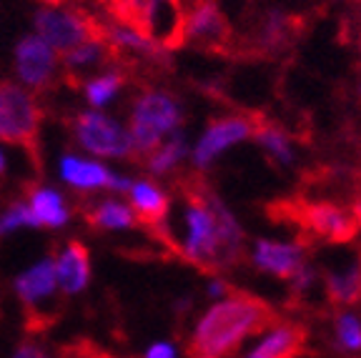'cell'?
<instances>
[{"label": "cell", "mask_w": 361, "mask_h": 358, "mask_svg": "<svg viewBox=\"0 0 361 358\" xmlns=\"http://www.w3.org/2000/svg\"><path fill=\"white\" fill-rule=\"evenodd\" d=\"M180 190V235H173L171 248L209 273L238 264L246 253V230L236 213L201 180H188Z\"/></svg>", "instance_id": "obj_1"}, {"label": "cell", "mask_w": 361, "mask_h": 358, "mask_svg": "<svg viewBox=\"0 0 361 358\" xmlns=\"http://www.w3.org/2000/svg\"><path fill=\"white\" fill-rule=\"evenodd\" d=\"M269 321L271 308L261 298L231 291L198 316L186 353L188 358H233Z\"/></svg>", "instance_id": "obj_2"}, {"label": "cell", "mask_w": 361, "mask_h": 358, "mask_svg": "<svg viewBox=\"0 0 361 358\" xmlns=\"http://www.w3.org/2000/svg\"><path fill=\"white\" fill-rule=\"evenodd\" d=\"M183 121H186L183 103L169 88L148 85V88L138 90L128 106V125H126L135 146L138 163L153 148L161 146V140L183 128Z\"/></svg>", "instance_id": "obj_3"}, {"label": "cell", "mask_w": 361, "mask_h": 358, "mask_svg": "<svg viewBox=\"0 0 361 358\" xmlns=\"http://www.w3.org/2000/svg\"><path fill=\"white\" fill-rule=\"evenodd\" d=\"M45 111L38 95L18 80H0V143L20 148L40 171V128Z\"/></svg>", "instance_id": "obj_4"}, {"label": "cell", "mask_w": 361, "mask_h": 358, "mask_svg": "<svg viewBox=\"0 0 361 358\" xmlns=\"http://www.w3.org/2000/svg\"><path fill=\"white\" fill-rule=\"evenodd\" d=\"M13 291L23 306L28 333H45L61 316V288L56 278V264L51 256L40 258L28 271L13 280Z\"/></svg>", "instance_id": "obj_5"}, {"label": "cell", "mask_w": 361, "mask_h": 358, "mask_svg": "<svg viewBox=\"0 0 361 358\" xmlns=\"http://www.w3.org/2000/svg\"><path fill=\"white\" fill-rule=\"evenodd\" d=\"M68 133L83 148L85 153L96 158H111V161H133L138 163L135 146L126 125H121L113 116L96 108L78 111L66 121Z\"/></svg>", "instance_id": "obj_6"}, {"label": "cell", "mask_w": 361, "mask_h": 358, "mask_svg": "<svg viewBox=\"0 0 361 358\" xmlns=\"http://www.w3.org/2000/svg\"><path fill=\"white\" fill-rule=\"evenodd\" d=\"M30 23H33V33L40 35L58 53L71 51L80 40L98 33V20H93L80 8L66 6V3H58V0L40 3L33 11Z\"/></svg>", "instance_id": "obj_7"}, {"label": "cell", "mask_w": 361, "mask_h": 358, "mask_svg": "<svg viewBox=\"0 0 361 358\" xmlns=\"http://www.w3.org/2000/svg\"><path fill=\"white\" fill-rule=\"evenodd\" d=\"M13 73L20 85L33 90L35 95L48 93L58 85L61 70V53L45 43L40 35L23 33L13 45Z\"/></svg>", "instance_id": "obj_8"}, {"label": "cell", "mask_w": 361, "mask_h": 358, "mask_svg": "<svg viewBox=\"0 0 361 358\" xmlns=\"http://www.w3.org/2000/svg\"><path fill=\"white\" fill-rule=\"evenodd\" d=\"M254 128H256L254 118L243 116V113H228V116L214 118L201 130V135H198L196 143L191 146V153H188L193 171L196 173H209L224 153L233 151L236 146L251 140Z\"/></svg>", "instance_id": "obj_9"}, {"label": "cell", "mask_w": 361, "mask_h": 358, "mask_svg": "<svg viewBox=\"0 0 361 358\" xmlns=\"http://www.w3.org/2000/svg\"><path fill=\"white\" fill-rule=\"evenodd\" d=\"M116 18L135 23L153 43L171 51L183 43V6L180 0H126Z\"/></svg>", "instance_id": "obj_10"}, {"label": "cell", "mask_w": 361, "mask_h": 358, "mask_svg": "<svg viewBox=\"0 0 361 358\" xmlns=\"http://www.w3.org/2000/svg\"><path fill=\"white\" fill-rule=\"evenodd\" d=\"M231 25L219 0H188L183 6V43L198 51H224Z\"/></svg>", "instance_id": "obj_11"}, {"label": "cell", "mask_w": 361, "mask_h": 358, "mask_svg": "<svg viewBox=\"0 0 361 358\" xmlns=\"http://www.w3.org/2000/svg\"><path fill=\"white\" fill-rule=\"evenodd\" d=\"M58 175L75 196H93L98 190H108L113 196L128 193L130 180H133L123 173H116L103 163L80 158L75 153H63L61 161H58Z\"/></svg>", "instance_id": "obj_12"}, {"label": "cell", "mask_w": 361, "mask_h": 358, "mask_svg": "<svg viewBox=\"0 0 361 358\" xmlns=\"http://www.w3.org/2000/svg\"><path fill=\"white\" fill-rule=\"evenodd\" d=\"M98 33L108 43L113 51L116 61H141V63H164L169 58V51L153 43L146 33H143L135 23L126 20V18H116L98 23Z\"/></svg>", "instance_id": "obj_13"}, {"label": "cell", "mask_w": 361, "mask_h": 358, "mask_svg": "<svg viewBox=\"0 0 361 358\" xmlns=\"http://www.w3.org/2000/svg\"><path fill=\"white\" fill-rule=\"evenodd\" d=\"M128 206L133 208L138 226L151 230L156 241H169V221H171V196L166 188L156 183V178L143 175L133 178L128 188Z\"/></svg>", "instance_id": "obj_14"}, {"label": "cell", "mask_w": 361, "mask_h": 358, "mask_svg": "<svg viewBox=\"0 0 361 358\" xmlns=\"http://www.w3.org/2000/svg\"><path fill=\"white\" fill-rule=\"evenodd\" d=\"M248 261L256 271L274 278L288 280V276L306 264V246L301 241H291V238H256L251 251H248Z\"/></svg>", "instance_id": "obj_15"}, {"label": "cell", "mask_w": 361, "mask_h": 358, "mask_svg": "<svg viewBox=\"0 0 361 358\" xmlns=\"http://www.w3.org/2000/svg\"><path fill=\"white\" fill-rule=\"evenodd\" d=\"M248 341L233 358H296L304 346V328L288 321H269Z\"/></svg>", "instance_id": "obj_16"}, {"label": "cell", "mask_w": 361, "mask_h": 358, "mask_svg": "<svg viewBox=\"0 0 361 358\" xmlns=\"http://www.w3.org/2000/svg\"><path fill=\"white\" fill-rule=\"evenodd\" d=\"M75 213L85 221L90 230L96 233H116V230H133L138 228L133 208L118 198H93V196H75Z\"/></svg>", "instance_id": "obj_17"}, {"label": "cell", "mask_w": 361, "mask_h": 358, "mask_svg": "<svg viewBox=\"0 0 361 358\" xmlns=\"http://www.w3.org/2000/svg\"><path fill=\"white\" fill-rule=\"evenodd\" d=\"M301 221L311 233L329 243H349L356 238L354 213L336 203H306L301 208Z\"/></svg>", "instance_id": "obj_18"}, {"label": "cell", "mask_w": 361, "mask_h": 358, "mask_svg": "<svg viewBox=\"0 0 361 358\" xmlns=\"http://www.w3.org/2000/svg\"><path fill=\"white\" fill-rule=\"evenodd\" d=\"M111 63L118 61H116V56H113V51L108 48L101 33L90 35V38L80 40L78 45H73L71 51L61 53V70L68 83H80L83 78L98 73Z\"/></svg>", "instance_id": "obj_19"}, {"label": "cell", "mask_w": 361, "mask_h": 358, "mask_svg": "<svg viewBox=\"0 0 361 358\" xmlns=\"http://www.w3.org/2000/svg\"><path fill=\"white\" fill-rule=\"evenodd\" d=\"M56 264L58 288L63 296H78L90 283V248L78 238L63 243L58 251H53Z\"/></svg>", "instance_id": "obj_20"}, {"label": "cell", "mask_w": 361, "mask_h": 358, "mask_svg": "<svg viewBox=\"0 0 361 358\" xmlns=\"http://www.w3.org/2000/svg\"><path fill=\"white\" fill-rule=\"evenodd\" d=\"M25 193H28V208L35 218V228H63V226H68L71 206L61 190L33 180L25 185Z\"/></svg>", "instance_id": "obj_21"}, {"label": "cell", "mask_w": 361, "mask_h": 358, "mask_svg": "<svg viewBox=\"0 0 361 358\" xmlns=\"http://www.w3.org/2000/svg\"><path fill=\"white\" fill-rule=\"evenodd\" d=\"M128 85V73L126 68H121L118 63H111L98 73L88 75L80 80V93H83L85 103L96 111H103L106 106H111L116 98L126 90Z\"/></svg>", "instance_id": "obj_22"}, {"label": "cell", "mask_w": 361, "mask_h": 358, "mask_svg": "<svg viewBox=\"0 0 361 358\" xmlns=\"http://www.w3.org/2000/svg\"><path fill=\"white\" fill-rule=\"evenodd\" d=\"M188 153H191V143H188L186 130L180 128L166 140H161V146L153 148L141 163L146 166L151 178H169L186 163Z\"/></svg>", "instance_id": "obj_23"}, {"label": "cell", "mask_w": 361, "mask_h": 358, "mask_svg": "<svg viewBox=\"0 0 361 358\" xmlns=\"http://www.w3.org/2000/svg\"><path fill=\"white\" fill-rule=\"evenodd\" d=\"M251 140L264 151V156H269L281 168H293L296 166V143H293V138L281 125L256 123Z\"/></svg>", "instance_id": "obj_24"}, {"label": "cell", "mask_w": 361, "mask_h": 358, "mask_svg": "<svg viewBox=\"0 0 361 358\" xmlns=\"http://www.w3.org/2000/svg\"><path fill=\"white\" fill-rule=\"evenodd\" d=\"M326 296L338 306H354L361 301V261L331 268L324 278Z\"/></svg>", "instance_id": "obj_25"}, {"label": "cell", "mask_w": 361, "mask_h": 358, "mask_svg": "<svg viewBox=\"0 0 361 358\" xmlns=\"http://www.w3.org/2000/svg\"><path fill=\"white\" fill-rule=\"evenodd\" d=\"M334 348L344 356L361 353V316L356 311H338L334 316Z\"/></svg>", "instance_id": "obj_26"}, {"label": "cell", "mask_w": 361, "mask_h": 358, "mask_svg": "<svg viewBox=\"0 0 361 358\" xmlns=\"http://www.w3.org/2000/svg\"><path fill=\"white\" fill-rule=\"evenodd\" d=\"M286 40H288V18L283 11L274 8L259 23V43L266 51H274V48H281Z\"/></svg>", "instance_id": "obj_27"}, {"label": "cell", "mask_w": 361, "mask_h": 358, "mask_svg": "<svg viewBox=\"0 0 361 358\" xmlns=\"http://www.w3.org/2000/svg\"><path fill=\"white\" fill-rule=\"evenodd\" d=\"M18 228H35V218L25 201H13L0 213V241Z\"/></svg>", "instance_id": "obj_28"}, {"label": "cell", "mask_w": 361, "mask_h": 358, "mask_svg": "<svg viewBox=\"0 0 361 358\" xmlns=\"http://www.w3.org/2000/svg\"><path fill=\"white\" fill-rule=\"evenodd\" d=\"M316 283H319V271H316V266H311L309 261H306V264H301L299 268L288 276L291 293H293V296H299V298L309 296V293L314 291Z\"/></svg>", "instance_id": "obj_29"}, {"label": "cell", "mask_w": 361, "mask_h": 358, "mask_svg": "<svg viewBox=\"0 0 361 358\" xmlns=\"http://www.w3.org/2000/svg\"><path fill=\"white\" fill-rule=\"evenodd\" d=\"M11 358H61L58 353H53L48 346L33 341V338H25L16 346V351L11 353Z\"/></svg>", "instance_id": "obj_30"}, {"label": "cell", "mask_w": 361, "mask_h": 358, "mask_svg": "<svg viewBox=\"0 0 361 358\" xmlns=\"http://www.w3.org/2000/svg\"><path fill=\"white\" fill-rule=\"evenodd\" d=\"M143 358H178V348L171 341H156L146 348Z\"/></svg>", "instance_id": "obj_31"}, {"label": "cell", "mask_w": 361, "mask_h": 358, "mask_svg": "<svg viewBox=\"0 0 361 358\" xmlns=\"http://www.w3.org/2000/svg\"><path fill=\"white\" fill-rule=\"evenodd\" d=\"M231 291L233 288L228 285V280H224L221 276H214V278L206 283V296H209L211 301H221V298H226Z\"/></svg>", "instance_id": "obj_32"}, {"label": "cell", "mask_w": 361, "mask_h": 358, "mask_svg": "<svg viewBox=\"0 0 361 358\" xmlns=\"http://www.w3.org/2000/svg\"><path fill=\"white\" fill-rule=\"evenodd\" d=\"M351 213H354V218H356V235H361V201H359V203H354Z\"/></svg>", "instance_id": "obj_33"}, {"label": "cell", "mask_w": 361, "mask_h": 358, "mask_svg": "<svg viewBox=\"0 0 361 358\" xmlns=\"http://www.w3.org/2000/svg\"><path fill=\"white\" fill-rule=\"evenodd\" d=\"M6 171H8V163H6V156H3V153H0V178H3V175H6Z\"/></svg>", "instance_id": "obj_34"}, {"label": "cell", "mask_w": 361, "mask_h": 358, "mask_svg": "<svg viewBox=\"0 0 361 358\" xmlns=\"http://www.w3.org/2000/svg\"><path fill=\"white\" fill-rule=\"evenodd\" d=\"M101 358H116V356H111V353H106V351H101Z\"/></svg>", "instance_id": "obj_35"}, {"label": "cell", "mask_w": 361, "mask_h": 358, "mask_svg": "<svg viewBox=\"0 0 361 358\" xmlns=\"http://www.w3.org/2000/svg\"><path fill=\"white\" fill-rule=\"evenodd\" d=\"M359 63H361V38H359Z\"/></svg>", "instance_id": "obj_36"}, {"label": "cell", "mask_w": 361, "mask_h": 358, "mask_svg": "<svg viewBox=\"0 0 361 358\" xmlns=\"http://www.w3.org/2000/svg\"><path fill=\"white\" fill-rule=\"evenodd\" d=\"M0 319H3V306H0Z\"/></svg>", "instance_id": "obj_37"}]
</instances>
